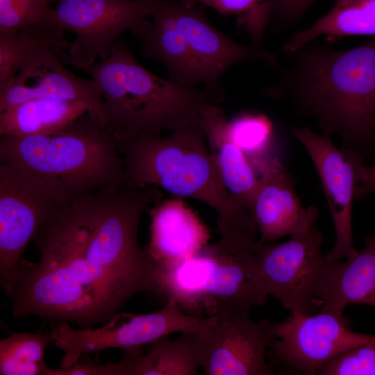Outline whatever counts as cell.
<instances>
[{
    "label": "cell",
    "mask_w": 375,
    "mask_h": 375,
    "mask_svg": "<svg viewBox=\"0 0 375 375\" xmlns=\"http://www.w3.org/2000/svg\"><path fill=\"white\" fill-rule=\"evenodd\" d=\"M69 200L26 169L0 163V283L10 299L22 256L47 219Z\"/></svg>",
    "instance_id": "cell-9"
},
{
    "label": "cell",
    "mask_w": 375,
    "mask_h": 375,
    "mask_svg": "<svg viewBox=\"0 0 375 375\" xmlns=\"http://www.w3.org/2000/svg\"><path fill=\"white\" fill-rule=\"evenodd\" d=\"M275 333L267 351L270 362L303 375L317 374L339 354L375 340V335L352 331L343 315L322 310L312 315L291 312L283 322L275 323Z\"/></svg>",
    "instance_id": "cell-15"
},
{
    "label": "cell",
    "mask_w": 375,
    "mask_h": 375,
    "mask_svg": "<svg viewBox=\"0 0 375 375\" xmlns=\"http://www.w3.org/2000/svg\"><path fill=\"white\" fill-rule=\"evenodd\" d=\"M373 144L375 145V133L373 138ZM372 194H375V160L373 165L368 167L366 178L356 190V200L360 201Z\"/></svg>",
    "instance_id": "cell-29"
},
{
    "label": "cell",
    "mask_w": 375,
    "mask_h": 375,
    "mask_svg": "<svg viewBox=\"0 0 375 375\" xmlns=\"http://www.w3.org/2000/svg\"><path fill=\"white\" fill-rule=\"evenodd\" d=\"M330 40L353 35L375 37V0H336L332 9L283 45L290 54L319 35Z\"/></svg>",
    "instance_id": "cell-22"
},
{
    "label": "cell",
    "mask_w": 375,
    "mask_h": 375,
    "mask_svg": "<svg viewBox=\"0 0 375 375\" xmlns=\"http://www.w3.org/2000/svg\"><path fill=\"white\" fill-rule=\"evenodd\" d=\"M52 14L44 0H0V37L28 26L49 24Z\"/></svg>",
    "instance_id": "cell-26"
},
{
    "label": "cell",
    "mask_w": 375,
    "mask_h": 375,
    "mask_svg": "<svg viewBox=\"0 0 375 375\" xmlns=\"http://www.w3.org/2000/svg\"><path fill=\"white\" fill-rule=\"evenodd\" d=\"M292 64L265 93L288 98L315 117L323 133L337 134L359 152L375 133V37L348 50L308 42L290 53Z\"/></svg>",
    "instance_id": "cell-2"
},
{
    "label": "cell",
    "mask_w": 375,
    "mask_h": 375,
    "mask_svg": "<svg viewBox=\"0 0 375 375\" xmlns=\"http://www.w3.org/2000/svg\"><path fill=\"white\" fill-rule=\"evenodd\" d=\"M317 220L282 243L253 244L262 279L269 295L290 312L312 315L319 307L322 282L329 263L322 251L323 236Z\"/></svg>",
    "instance_id": "cell-10"
},
{
    "label": "cell",
    "mask_w": 375,
    "mask_h": 375,
    "mask_svg": "<svg viewBox=\"0 0 375 375\" xmlns=\"http://www.w3.org/2000/svg\"><path fill=\"white\" fill-rule=\"evenodd\" d=\"M159 0H60L49 24L76 35L67 63L83 70L108 57L119 35L151 17Z\"/></svg>",
    "instance_id": "cell-12"
},
{
    "label": "cell",
    "mask_w": 375,
    "mask_h": 375,
    "mask_svg": "<svg viewBox=\"0 0 375 375\" xmlns=\"http://www.w3.org/2000/svg\"><path fill=\"white\" fill-rule=\"evenodd\" d=\"M275 323L249 315L224 313L193 333L201 368L206 375H273L266 360L276 338Z\"/></svg>",
    "instance_id": "cell-14"
},
{
    "label": "cell",
    "mask_w": 375,
    "mask_h": 375,
    "mask_svg": "<svg viewBox=\"0 0 375 375\" xmlns=\"http://www.w3.org/2000/svg\"><path fill=\"white\" fill-rule=\"evenodd\" d=\"M228 131L257 172L272 159L268 153L272 147L273 126L265 115L251 112L239 115L228 121Z\"/></svg>",
    "instance_id": "cell-24"
},
{
    "label": "cell",
    "mask_w": 375,
    "mask_h": 375,
    "mask_svg": "<svg viewBox=\"0 0 375 375\" xmlns=\"http://www.w3.org/2000/svg\"><path fill=\"white\" fill-rule=\"evenodd\" d=\"M364 240V249L354 257L329 263L321 288L319 310L342 316L349 305L375 308V232Z\"/></svg>",
    "instance_id": "cell-19"
},
{
    "label": "cell",
    "mask_w": 375,
    "mask_h": 375,
    "mask_svg": "<svg viewBox=\"0 0 375 375\" xmlns=\"http://www.w3.org/2000/svg\"><path fill=\"white\" fill-rule=\"evenodd\" d=\"M150 240L146 249L158 270L193 258L208 244V228L182 199H165L149 209Z\"/></svg>",
    "instance_id": "cell-17"
},
{
    "label": "cell",
    "mask_w": 375,
    "mask_h": 375,
    "mask_svg": "<svg viewBox=\"0 0 375 375\" xmlns=\"http://www.w3.org/2000/svg\"><path fill=\"white\" fill-rule=\"evenodd\" d=\"M153 203L142 189L112 188L65 202L38 231L40 259H22L10 299L12 316L106 323L135 294L162 296L158 269L138 242Z\"/></svg>",
    "instance_id": "cell-1"
},
{
    "label": "cell",
    "mask_w": 375,
    "mask_h": 375,
    "mask_svg": "<svg viewBox=\"0 0 375 375\" xmlns=\"http://www.w3.org/2000/svg\"><path fill=\"white\" fill-rule=\"evenodd\" d=\"M69 43L64 31L49 24L31 26L18 71L13 80L0 89V112L34 98H53L88 103L108 125L104 101L96 81L76 76L64 65Z\"/></svg>",
    "instance_id": "cell-8"
},
{
    "label": "cell",
    "mask_w": 375,
    "mask_h": 375,
    "mask_svg": "<svg viewBox=\"0 0 375 375\" xmlns=\"http://www.w3.org/2000/svg\"><path fill=\"white\" fill-rule=\"evenodd\" d=\"M51 334L10 333L0 340L1 375H45L44 353Z\"/></svg>",
    "instance_id": "cell-23"
},
{
    "label": "cell",
    "mask_w": 375,
    "mask_h": 375,
    "mask_svg": "<svg viewBox=\"0 0 375 375\" xmlns=\"http://www.w3.org/2000/svg\"><path fill=\"white\" fill-rule=\"evenodd\" d=\"M86 111L94 114L84 102L31 99L0 112V135L26 137L49 133L65 126Z\"/></svg>",
    "instance_id": "cell-21"
},
{
    "label": "cell",
    "mask_w": 375,
    "mask_h": 375,
    "mask_svg": "<svg viewBox=\"0 0 375 375\" xmlns=\"http://www.w3.org/2000/svg\"><path fill=\"white\" fill-rule=\"evenodd\" d=\"M0 160L49 180L69 201L124 184L115 134L90 111L49 133L1 135Z\"/></svg>",
    "instance_id": "cell-4"
},
{
    "label": "cell",
    "mask_w": 375,
    "mask_h": 375,
    "mask_svg": "<svg viewBox=\"0 0 375 375\" xmlns=\"http://www.w3.org/2000/svg\"><path fill=\"white\" fill-rule=\"evenodd\" d=\"M256 241L242 233H222L218 242L193 258L159 270L162 296H173L184 312L194 316L249 315L268 297L253 251Z\"/></svg>",
    "instance_id": "cell-7"
},
{
    "label": "cell",
    "mask_w": 375,
    "mask_h": 375,
    "mask_svg": "<svg viewBox=\"0 0 375 375\" xmlns=\"http://www.w3.org/2000/svg\"><path fill=\"white\" fill-rule=\"evenodd\" d=\"M151 17L152 22L144 19L131 33L142 43V56L163 64L169 80L182 87L222 90L226 71L245 60L281 67L274 54L240 44L217 29L197 5L159 0Z\"/></svg>",
    "instance_id": "cell-5"
},
{
    "label": "cell",
    "mask_w": 375,
    "mask_h": 375,
    "mask_svg": "<svg viewBox=\"0 0 375 375\" xmlns=\"http://www.w3.org/2000/svg\"><path fill=\"white\" fill-rule=\"evenodd\" d=\"M259 184L251 211L260 242H270L291 235L317 220L318 209L303 208L297 194L292 174L278 158L260 169Z\"/></svg>",
    "instance_id": "cell-16"
},
{
    "label": "cell",
    "mask_w": 375,
    "mask_h": 375,
    "mask_svg": "<svg viewBox=\"0 0 375 375\" xmlns=\"http://www.w3.org/2000/svg\"><path fill=\"white\" fill-rule=\"evenodd\" d=\"M117 362L118 375H195L201 363L193 333H183L175 339L168 335L142 347L124 350Z\"/></svg>",
    "instance_id": "cell-20"
},
{
    "label": "cell",
    "mask_w": 375,
    "mask_h": 375,
    "mask_svg": "<svg viewBox=\"0 0 375 375\" xmlns=\"http://www.w3.org/2000/svg\"><path fill=\"white\" fill-rule=\"evenodd\" d=\"M83 71L101 88L108 125L117 140L199 124L202 108L224 99L222 90L184 88L153 74L119 39L108 57Z\"/></svg>",
    "instance_id": "cell-3"
},
{
    "label": "cell",
    "mask_w": 375,
    "mask_h": 375,
    "mask_svg": "<svg viewBox=\"0 0 375 375\" xmlns=\"http://www.w3.org/2000/svg\"><path fill=\"white\" fill-rule=\"evenodd\" d=\"M315 0H262L249 12L239 15L238 22L249 34L253 46L260 47L267 24L274 19L275 26L286 27L303 14Z\"/></svg>",
    "instance_id": "cell-25"
},
{
    "label": "cell",
    "mask_w": 375,
    "mask_h": 375,
    "mask_svg": "<svg viewBox=\"0 0 375 375\" xmlns=\"http://www.w3.org/2000/svg\"><path fill=\"white\" fill-rule=\"evenodd\" d=\"M117 140L124 185L161 188L178 197L195 199L215 210L217 221L247 208L224 185L200 122L166 136L147 134Z\"/></svg>",
    "instance_id": "cell-6"
},
{
    "label": "cell",
    "mask_w": 375,
    "mask_h": 375,
    "mask_svg": "<svg viewBox=\"0 0 375 375\" xmlns=\"http://www.w3.org/2000/svg\"><path fill=\"white\" fill-rule=\"evenodd\" d=\"M320 375H375V340L335 356L319 370Z\"/></svg>",
    "instance_id": "cell-27"
},
{
    "label": "cell",
    "mask_w": 375,
    "mask_h": 375,
    "mask_svg": "<svg viewBox=\"0 0 375 375\" xmlns=\"http://www.w3.org/2000/svg\"><path fill=\"white\" fill-rule=\"evenodd\" d=\"M167 299L158 311L142 315L118 312L96 328L76 329L67 322H58L50 333L51 342L63 352L60 367L72 366L90 352L109 348L133 349L176 332L194 333L212 320V316L189 315L173 296Z\"/></svg>",
    "instance_id": "cell-11"
},
{
    "label": "cell",
    "mask_w": 375,
    "mask_h": 375,
    "mask_svg": "<svg viewBox=\"0 0 375 375\" xmlns=\"http://www.w3.org/2000/svg\"><path fill=\"white\" fill-rule=\"evenodd\" d=\"M44 1L47 4H49L50 3L54 2V1H58V0H44Z\"/></svg>",
    "instance_id": "cell-30"
},
{
    "label": "cell",
    "mask_w": 375,
    "mask_h": 375,
    "mask_svg": "<svg viewBox=\"0 0 375 375\" xmlns=\"http://www.w3.org/2000/svg\"><path fill=\"white\" fill-rule=\"evenodd\" d=\"M187 5H197L198 3L212 8L222 15L244 14L262 0H181Z\"/></svg>",
    "instance_id": "cell-28"
},
{
    "label": "cell",
    "mask_w": 375,
    "mask_h": 375,
    "mask_svg": "<svg viewBox=\"0 0 375 375\" xmlns=\"http://www.w3.org/2000/svg\"><path fill=\"white\" fill-rule=\"evenodd\" d=\"M304 147L319 175L335 231V242L325 254L328 263L357 255L352 235V206L358 187L365 181L368 167L362 156L345 147H338L326 133L316 134L306 127L293 131Z\"/></svg>",
    "instance_id": "cell-13"
},
{
    "label": "cell",
    "mask_w": 375,
    "mask_h": 375,
    "mask_svg": "<svg viewBox=\"0 0 375 375\" xmlns=\"http://www.w3.org/2000/svg\"><path fill=\"white\" fill-rule=\"evenodd\" d=\"M200 125L226 188L240 204L251 209L260 177L242 151L231 140L228 120L219 103L200 112Z\"/></svg>",
    "instance_id": "cell-18"
}]
</instances>
